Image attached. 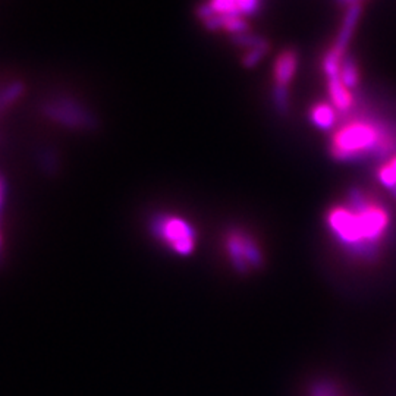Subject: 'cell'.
Listing matches in <instances>:
<instances>
[{
	"label": "cell",
	"mask_w": 396,
	"mask_h": 396,
	"mask_svg": "<svg viewBox=\"0 0 396 396\" xmlns=\"http://www.w3.org/2000/svg\"><path fill=\"white\" fill-rule=\"evenodd\" d=\"M326 225L339 246L355 258L374 260L392 225L390 211L360 188H353L346 203L333 206Z\"/></svg>",
	"instance_id": "obj_1"
},
{
	"label": "cell",
	"mask_w": 396,
	"mask_h": 396,
	"mask_svg": "<svg viewBox=\"0 0 396 396\" xmlns=\"http://www.w3.org/2000/svg\"><path fill=\"white\" fill-rule=\"evenodd\" d=\"M330 155L341 162L390 159L396 155V122L374 118L348 120L333 134Z\"/></svg>",
	"instance_id": "obj_2"
},
{
	"label": "cell",
	"mask_w": 396,
	"mask_h": 396,
	"mask_svg": "<svg viewBox=\"0 0 396 396\" xmlns=\"http://www.w3.org/2000/svg\"><path fill=\"white\" fill-rule=\"evenodd\" d=\"M150 227L153 235L175 254L188 257L194 253L197 231L185 219L174 215H160L153 219Z\"/></svg>",
	"instance_id": "obj_3"
},
{
	"label": "cell",
	"mask_w": 396,
	"mask_h": 396,
	"mask_svg": "<svg viewBox=\"0 0 396 396\" xmlns=\"http://www.w3.org/2000/svg\"><path fill=\"white\" fill-rule=\"evenodd\" d=\"M226 255L235 271L241 275H248L251 270L263 267L264 255L258 242L246 231L232 229L225 238Z\"/></svg>",
	"instance_id": "obj_4"
},
{
	"label": "cell",
	"mask_w": 396,
	"mask_h": 396,
	"mask_svg": "<svg viewBox=\"0 0 396 396\" xmlns=\"http://www.w3.org/2000/svg\"><path fill=\"white\" fill-rule=\"evenodd\" d=\"M262 0H210L198 8V17L203 21L211 15H223V17H250L258 12Z\"/></svg>",
	"instance_id": "obj_5"
},
{
	"label": "cell",
	"mask_w": 396,
	"mask_h": 396,
	"mask_svg": "<svg viewBox=\"0 0 396 396\" xmlns=\"http://www.w3.org/2000/svg\"><path fill=\"white\" fill-rule=\"evenodd\" d=\"M361 10H362V5L361 3H355V5H351V6L346 8L345 18H344L342 27L339 29V34H338L337 41H334L333 48H332L334 52H337L342 57L345 56V52H346V48H348L349 41H351V37L354 34V29L357 27L358 20H360Z\"/></svg>",
	"instance_id": "obj_6"
},
{
	"label": "cell",
	"mask_w": 396,
	"mask_h": 396,
	"mask_svg": "<svg viewBox=\"0 0 396 396\" xmlns=\"http://www.w3.org/2000/svg\"><path fill=\"white\" fill-rule=\"evenodd\" d=\"M297 65H298V57L294 50L282 52L278 56L275 64V84L288 87V84L294 78Z\"/></svg>",
	"instance_id": "obj_7"
},
{
	"label": "cell",
	"mask_w": 396,
	"mask_h": 396,
	"mask_svg": "<svg viewBox=\"0 0 396 396\" xmlns=\"http://www.w3.org/2000/svg\"><path fill=\"white\" fill-rule=\"evenodd\" d=\"M327 87H329V96H330V100L333 103L334 109L345 112L353 108V104H354L353 94L349 93V88L344 85L341 78L329 80Z\"/></svg>",
	"instance_id": "obj_8"
},
{
	"label": "cell",
	"mask_w": 396,
	"mask_h": 396,
	"mask_svg": "<svg viewBox=\"0 0 396 396\" xmlns=\"http://www.w3.org/2000/svg\"><path fill=\"white\" fill-rule=\"evenodd\" d=\"M310 118L313 124L323 129V131H329L334 122H337V113H334V108L327 103H316L311 111H310Z\"/></svg>",
	"instance_id": "obj_9"
},
{
	"label": "cell",
	"mask_w": 396,
	"mask_h": 396,
	"mask_svg": "<svg viewBox=\"0 0 396 396\" xmlns=\"http://www.w3.org/2000/svg\"><path fill=\"white\" fill-rule=\"evenodd\" d=\"M341 81L348 88L357 87L358 81H360V71H358V66H357V62L354 60V57L349 56V55H345L344 59H342Z\"/></svg>",
	"instance_id": "obj_10"
},
{
	"label": "cell",
	"mask_w": 396,
	"mask_h": 396,
	"mask_svg": "<svg viewBox=\"0 0 396 396\" xmlns=\"http://www.w3.org/2000/svg\"><path fill=\"white\" fill-rule=\"evenodd\" d=\"M232 41L238 45V48H242L246 50H251V49H263V50H269V41L264 40L263 37H258L254 34H238L232 37Z\"/></svg>",
	"instance_id": "obj_11"
},
{
	"label": "cell",
	"mask_w": 396,
	"mask_h": 396,
	"mask_svg": "<svg viewBox=\"0 0 396 396\" xmlns=\"http://www.w3.org/2000/svg\"><path fill=\"white\" fill-rule=\"evenodd\" d=\"M273 96H275V106L281 113H285L288 111V87L282 85H275V91H273Z\"/></svg>",
	"instance_id": "obj_12"
},
{
	"label": "cell",
	"mask_w": 396,
	"mask_h": 396,
	"mask_svg": "<svg viewBox=\"0 0 396 396\" xmlns=\"http://www.w3.org/2000/svg\"><path fill=\"white\" fill-rule=\"evenodd\" d=\"M266 53H267V50H263V49L247 50V53L243 55V57H242V64L246 65L247 68H254L258 62H260Z\"/></svg>",
	"instance_id": "obj_13"
},
{
	"label": "cell",
	"mask_w": 396,
	"mask_h": 396,
	"mask_svg": "<svg viewBox=\"0 0 396 396\" xmlns=\"http://www.w3.org/2000/svg\"><path fill=\"white\" fill-rule=\"evenodd\" d=\"M311 396H339L337 388L327 382H320L313 386Z\"/></svg>",
	"instance_id": "obj_14"
},
{
	"label": "cell",
	"mask_w": 396,
	"mask_h": 396,
	"mask_svg": "<svg viewBox=\"0 0 396 396\" xmlns=\"http://www.w3.org/2000/svg\"><path fill=\"white\" fill-rule=\"evenodd\" d=\"M3 197H5V185H3V179L0 178V211H2V206H3Z\"/></svg>",
	"instance_id": "obj_15"
},
{
	"label": "cell",
	"mask_w": 396,
	"mask_h": 396,
	"mask_svg": "<svg viewBox=\"0 0 396 396\" xmlns=\"http://www.w3.org/2000/svg\"><path fill=\"white\" fill-rule=\"evenodd\" d=\"M337 2L341 3V5H346V8H348V6L355 5V3H361L362 0H337Z\"/></svg>",
	"instance_id": "obj_16"
},
{
	"label": "cell",
	"mask_w": 396,
	"mask_h": 396,
	"mask_svg": "<svg viewBox=\"0 0 396 396\" xmlns=\"http://www.w3.org/2000/svg\"><path fill=\"white\" fill-rule=\"evenodd\" d=\"M0 251H2V235H0Z\"/></svg>",
	"instance_id": "obj_17"
}]
</instances>
